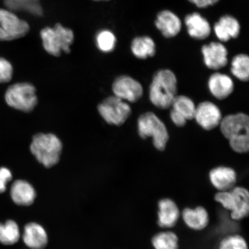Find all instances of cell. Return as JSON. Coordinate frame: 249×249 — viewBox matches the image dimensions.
Instances as JSON below:
<instances>
[{"label": "cell", "instance_id": "obj_28", "mask_svg": "<svg viewBox=\"0 0 249 249\" xmlns=\"http://www.w3.org/2000/svg\"><path fill=\"white\" fill-rule=\"evenodd\" d=\"M230 147L236 153H247L249 149V134L233 137L229 139Z\"/></svg>", "mask_w": 249, "mask_h": 249}, {"label": "cell", "instance_id": "obj_34", "mask_svg": "<svg viewBox=\"0 0 249 249\" xmlns=\"http://www.w3.org/2000/svg\"><path fill=\"white\" fill-rule=\"evenodd\" d=\"M188 1L198 8H205L217 4L220 0H188Z\"/></svg>", "mask_w": 249, "mask_h": 249}, {"label": "cell", "instance_id": "obj_24", "mask_svg": "<svg viewBox=\"0 0 249 249\" xmlns=\"http://www.w3.org/2000/svg\"><path fill=\"white\" fill-rule=\"evenodd\" d=\"M178 236L170 231L158 232L151 239L154 249H178Z\"/></svg>", "mask_w": 249, "mask_h": 249}, {"label": "cell", "instance_id": "obj_2", "mask_svg": "<svg viewBox=\"0 0 249 249\" xmlns=\"http://www.w3.org/2000/svg\"><path fill=\"white\" fill-rule=\"evenodd\" d=\"M62 149L61 140L52 133L34 136L30 150L39 163L51 168L58 163Z\"/></svg>", "mask_w": 249, "mask_h": 249}, {"label": "cell", "instance_id": "obj_4", "mask_svg": "<svg viewBox=\"0 0 249 249\" xmlns=\"http://www.w3.org/2000/svg\"><path fill=\"white\" fill-rule=\"evenodd\" d=\"M139 135L143 139L152 138L158 151H163L169 140V132L163 121L152 112H146L138 121Z\"/></svg>", "mask_w": 249, "mask_h": 249}, {"label": "cell", "instance_id": "obj_9", "mask_svg": "<svg viewBox=\"0 0 249 249\" xmlns=\"http://www.w3.org/2000/svg\"><path fill=\"white\" fill-rule=\"evenodd\" d=\"M222 118L220 108L213 102H202L196 107L194 119L204 130L216 128L219 126Z\"/></svg>", "mask_w": 249, "mask_h": 249}, {"label": "cell", "instance_id": "obj_19", "mask_svg": "<svg viewBox=\"0 0 249 249\" xmlns=\"http://www.w3.org/2000/svg\"><path fill=\"white\" fill-rule=\"evenodd\" d=\"M23 242L31 249H43L48 244V238L43 227L36 223H30L24 227Z\"/></svg>", "mask_w": 249, "mask_h": 249}, {"label": "cell", "instance_id": "obj_21", "mask_svg": "<svg viewBox=\"0 0 249 249\" xmlns=\"http://www.w3.org/2000/svg\"><path fill=\"white\" fill-rule=\"evenodd\" d=\"M234 198V208L230 216L235 221L245 219L249 213V193L248 190L242 186H234L231 189Z\"/></svg>", "mask_w": 249, "mask_h": 249}, {"label": "cell", "instance_id": "obj_23", "mask_svg": "<svg viewBox=\"0 0 249 249\" xmlns=\"http://www.w3.org/2000/svg\"><path fill=\"white\" fill-rule=\"evenodd\" d=\"M19 227L14 220H7L5 223H0V243L4 245H12L19 240Z\"/></svg>", "mask_w": 249, "mask_h": 249}, {"label": "cell", "instance_id": "obj_7", "mask_svg": "<svg viewBox=\"0 0 249 249\" xmlns=\"http://www.w3.org/2000/svg\"><path fill=\"white\" fill-rule=\"evenodd\" d=\"M30 26L13 12L0 9V40L9 41L22 38L29 33Z\"/></svg>", "mask_w": 249, "mask_h": 249}, {"label": "cell", "instance_id": "obj_31", "mask_svg": "<svg viewBox=\"0 0 249 249\" xmlns=\"http://www.w3.org/2000/svg\"><path fill=\"white\" fill-rule=\"evenodd\" d=\"M12 179L11 171L7 168H0V194L6 191L7 183Z\"/></svg>", "mask_w": 249, "mask_h": 249}, {"label": "cell", "instance_id": "obj_3", "mask_svg": "<svg viewBox=\"0 0 249 249\" xmlns=\"http://www.w3.org/2000/svg\"><path fill=\"white\" fill-rule=\"evenodd\" d=\"M43 48L49 54L58 57L62 52L70 53L74 40L73 31L61 24L47 27L40 31Z\"/></svg>", "mask_w": 249, "mask_h": 249}, {"label": "cell", "instance_id": "obj_20", "mask_svg": "<svg viewBox=\"0 0 249 249\" xmlns=\"http://www.w3.org/2000/svg\"><path fill=\"white\" fill-rule=\"evenodd\" d=\"M11 197L16 204L29 206L36 198V192L33 186L24 180H17L11 188Z\"/></svg>", "mask_w": 249, "mask_h": 249}, {"label": "cell", "instance_id": "obj_25", "mask_svg": "<svg viewBox=\"0 0 249 249\" xmlns=\"http://www.w3.org/2000/svg\"><path fill=\"white\" fill-rule=\"evenodd\" d=\"M171 107L173 110L182 115L187 120L194 119L196 106L194 102L188 96L177 95Z\"/></svg>", "mask_w": 249, "mask_h": 249}, {"label": "cell", "instance_id": "obj_32", "mask_svg": "<svg viewBox=\"0 0 249 249\" xmlns=\"http://www.w3.org/2000/svg\"><path fill=\"white\" fill-rule=\"evenodd\" d=\"M228 237L233 249H248L247 242L241 235L235 234Z\"/></svg>", "mask_w": 249, "mask_h": 249}, {"label": "cell", "instance_id": "obj_1", "mask_svg": "<svg viewBox=\"0 0 249 249\" xmlns=\"http://www.w3.org/2000/svg\"><path fill=\"white\" fill-rule=\"evenodd\" d=\"M177 93L176 74L169 70L159 71L155 74L149 87V99L155 107L160 109L171 107Z\"/></svg>", "mask_w": 249, "mask_h": 249}, {"label": "cell", "instance_id": "obj_12", "mask_svg": "<svg viewBox=\"0 0 249 249\" xmlns=\"http://www.w3.org/2000/svg\"><path fill=\"white\" fill-rule=\"evenodd\" d=\"M157 223L161 229H171L177 225L180 213L175 201L172 199H161L158 203Z\"/></svg>", "mask_w": 249, "mask_h": 249}, {"label": "cell", "instance_id": "obj_27", "mask_svg": "<svg viewBox=\"0 0 249 249\" xmlns=\"http://www.w3.org/2000/svg\"><path fill=\"white\" fill-rule=\"evenodd\" d=\"M116 37L111 31H101L96 36V43L98 49L104 53L113 51L116 45Z\"/></svg>", "mask_w": 249, "mask_h": 249}, {"label": "cell", "instance_id": "obj_10", "mask_svg": "<svg viewBox=\"0 0 249 249\" xmlns=\"http://www.w3.org/2000/svg\"><path fill=\"white\" fill-rule=\"evenodd\" d=\"M222 135L227 139L249 134V118L247 114L239 113L222 118L219 124Z\"/></svg>", "mask_w": 249, "mask_h": 249}, {"label": "cell", "instance_id": "obj_26", "mask_svg": "<svg viewBox=\"0 0 249 249\" xmlns=\"http://www.w3.org/2000/svg\"><path fill=\"white\" fill-rule=\"evenodd\" d=\"M231 71L236 79L248 82L249 78V58L245 54L235 56L231 61Z\"/></svg>", "mask_w": 249, "mask_h": 249}, {"label": "cell", "instance_id": "obj_35", "mask_svg": "<svg viewBox=\"0 0 249 249\" xmlns=\"http://www.w3.org/2000/svg\"><path fill=\"white\" fill-rule=\"evenodd\" d=\"M219 249H233L229 241L228 236L222 239L220 241Z\"/></svg>", "mask_w": 249, "mask_h": 249}, {"label": "cell", "instance_id": "obj_36", "mask_svg": "<svg viewBox=\"0 0 249 249\" xmlns=\"http://www.w3.org/2000/svg\"><path fill=\"white\" fill-rule=\"evenodd\" d=\"M95 1H101V0H95Z\"/></svg>", "mask_w": 249, "mask_h": 249}, {"label": "cell", "instance_id": "obj_33", "mask_svg": "<svg viewBox=\"0 0 249 249\" xmlns=\"http://www.w3.org/2000/svg\"><path fill=\"white\" fill-rule=\"evenodd\" d=\"M170 118L173 123L178 127L184 126L187 123L186 118L176 110L171 109Z\"/></svg>", "mask_w": 249, "mask_h": 249}, {"label": "cell", "instance_id": "obj_6", "mask_svg": "<svg viewBox=\"0 0 249 249\" xmlns=\"http://www.w3.org/2000/svg\"><path fill=\"white\" fill-rule=\"evenodd\" d=\"M98 110L106 122L118 126L125 123L132 113L130 105L115 95L105 99L98 106Z\"/></svg>", "mask_w": 249, "mask_h": 249}, {"label": "cell", "instance_id": "obj_29", "mask_svg": "<svg viewBox=\"0 0 249 249\" xmlns=\"http://www.w3.org/2000/svg\"><path fill=\"white\" fill-rule=\"evenodd\" d=\"M214 200L230 213L234 208V198L231 190L227 191H218L214 196Z\"/></svg>", "mask_w": 249, "mask_h": 249}, {"label": "cell", "instance_id": "obj_17", "mask_svg": "<svg viewBox=\"0 0 249 249\" xmlns=\"http://www.w3.org/2000/svg\"><path fill=\"white\" fill-rule=\"evenodd\" d=\"M185 23L190 36L197 40H204L210 36L211 25L206 18L198 12L186 16Z\"/></svg>", "mask_w": 249, "mask_h": 249}, {"label": "cell", "instance_id": "obj_18", "mask_svg": "<svg viewBox=\"0 0 249 249\" xmlns=\"http://www.w3.org/2000/svg\"><path fill=\"white\" fill-rule=\"evenodd\" d=\"M183 222L189 229L195 231H201L208 226L210 216L208 211L202 206L195 208H186L180 213Z\"/></svg>", "mask_w": 249, "mask_h": 249}, {"label": "cell", "instance_id": "obj_14", "mask_svg": "<svg viewBox=\"0 0 249 249\" xmlns=\"http://www.w3.org/2000/svg\"><path fill=\"white\" fill-rule=\"evenodd\" d=\"M155 25L167 38L176 36L182 29V22L178 16L169 10L159 12Z\"/></svg>", "mask_w": 249, "mask_h": 249}, {"label": "cell", "instance_id": "obj_15", "mask_svg": "<svg viewBox=\"0 0 249 249\" xmlns=\"http://www.w3.org/2000/svg\"><path fill=\"white\" fill-rule=\"evenodd\" d=\"M208 86L211 94L219 100L228 98L234 89L231 78L226 74L218 72L212 74Z\"/></svg>", "mask_w": 249, "mask_h": 249}, {"label": "cell", "instance_id": "obj_22", "mask_svg": "<svg viewBox=\"0 0 249 249\" xmlns=\"http://www.w3.org/2000/svg\"><path fill=\"white\" fill-rule=\"evenodd\" d=\"M131 51L136 57L145 60L155 55V43L154 40L148 36L136 37L132 40Z\"/></svg>", "mask_w": 249, "mask_h": 249}, {"label": "cell", "instance_id": "obj_30", "mask_svg": "<svg viewBox=\"0 0 249 249\" xmlns=\"http://www.w3.org/2000/svg\"><path fill=\"white\" fill-rule=\"evenodd\" d=\"M13 75V67L5 58H0V84L9 82Z\"/></svg>", "mask_w": 249, "mask_h": 249}, {"label": "cell", "instance_id": "obj_13", "mask_svg": "<svg viewBox=\"0 0 249 249\" xmlns=\"http://www.w3.org/2000/svg\"><path fill=\"white\" fill-rule=\"evenodd\" d=\"M209 179L217 191H230L235 186L237 174L231 167L218 166L210 171Z\"/></svg>", "mask_w": 249, "mask_h": 249}, {"label": "cell", "instance_id": "obj_8", "mask_svg": "<svg viewBox=\"0 0 249 249\" xmlns=\"http://www.w3.org/2000/svg\"><path fill=\"white\" fill-rule=\"evenodd\" d=\"M115 96L124 101L135 103L143 95L141 84L128 76H120L116 78L112 86Z\"/></svg>", "mask_w": 249, "mask_h": 249}, {"label": "cell", "instance_id": "obj_16", "mask_svg": "<svg viewBox=\"0 0 249 249\" xmlns=\"http://www.w3.org/2000/svg\"><path fill=\"white\" fill-rule=\"evenodd\" d=\"M214 34L220 41L226 42L236 38L240 34L241 26L232 16L226 15L219 18L213 27Z\"/></svg>", "mask_w": 249, "mask_h": 249}, {"label": "cell", "instance_id": "obj_11", "mask_svg": "<svg viewBox=\"0 0 249 249\" xmlns=\"http://www.w3.org/2000/svg\"><path fill=\"white\" fill-rule=\"evenodd\" d=\"M204 62L210 70H219L228 64V51L222 43L213 42L202 46Z\"/></svg>", "mask_w": 249, "mask_h": 249}, {"label": "cell", "instance_id": "obj_5", "mask_svg": "<svg viewBox=\"0 0 249 249\" xmlns=\"http://www.w3.org/2000/svg\"><path fill=\"white\" fill-rule=\"evenodd\" d=\"M5 99L9 107L26 113L32 111L38 104L36 87L29 83H17L9 87Z\"/></svg>", "mask_w": 249, "mask_h": 249}]
</instances>
